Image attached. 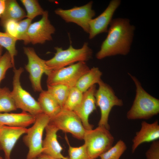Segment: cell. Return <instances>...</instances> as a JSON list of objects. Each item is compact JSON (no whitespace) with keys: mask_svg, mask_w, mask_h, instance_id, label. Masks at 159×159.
<instances>
[{"mask_svg":"<svg viewBox=\"0 0 159 159\" xmlns=\"http://www.w3.org/2000/svg\"><path fill=\"white\" fill-rule=\"evenodd\" d=\"M96 90L95 85L83 92L81 102L73 111L80 119L87 130L93 129V127L89 123V117L90 115L96 110L95 97Z\"/></svg>","mask_w":159,"mask_h":159,"instance_id":"5bb4252c","label":"cell"},{"mask_svg":"<svg viewBox=\"0 0 159 159\" xmlns=\"http://www.w3.org/2000/svg\"><path fill=\"white\" fill-rule=\"evenodd\" d=\"M87 152L92 159H96L113 145L114 139L109 130L98 126L94 129L86 130L83 137Z\"/></svg>","mask_w":159,"mask_h":159,"instance_id":"277c9868","label":"cell"},{"mask_svg":"<svg viewBox=\"0 0 159 159\" xmlns=\"http://www.w3.org/2000/svg\"><path fill=\"white\" fill-rule=\"evenodd\" d=\"M55 32V28L49 19L48 12L45 11L42 18L31 23L29 27L28 34L30 43L33 44H43L51 41Z\"/></svg>","mask_w":159,"mask_h":159,"instance_id":"7c38bea8","label":"cell"},{"mask_svg":"<svg viewBox=\"0 0 159 159\" xmlns=\"http://www.w3.org/2000/svg\"><path fill=\"white\" fill-rule=\"evenodd\" d=\"M24 10L15 0H6L4 11L0 17V24L3 27L8 21L13 20L19 22L26 17Z\"/></svg>","mask_w":159,"mask_h":159,"instance_id":"ffe728a7","label":"cell"},{"mask_svg":"<svg viewBox=\"0 0 159 159\" xmlns=\"http://www.w3.org/2000/svg\"><path fill=\"white\" fill-rule=\"evenodd\" d=\"M32 20L27 18L18 22L17 40H22L25 44L30 43L28 36V30Z\"/></svg>","mask_w":159,"mask_h":159,"instance_id":"83f0119b","label":"cell"},{"mask_svg":"<svg viewBox=\"0 0 159 159\" xmlns=\"http://www.w3.org/2000/svg\"><path fill=\"white\" fill-rule=\"evenodd\" d=\"M83 95V93L75 86L71 87L62 109L73 111L81 102Z\"/></svg>","mask_w":159,"mask_h":159,"instance_id":"cb8c5ba5","label":"cell"},{"mask_svg":"<svg viewBox=\"0 0 159 159\" xmlns=\"http://www.w3.org/2000/svg\"><path fill=\"white\" fill-rule=\"evenodd\" d=\"M17 109L9 89L6 87H0V112H8Z\"/></svg>","mask_w":159,"mask_h":159,"instance_id":"7402d4cb","label":"cell"},{"mask_svg":"<svg viewBox=\"0 0 159 159\" xmlns=\"http://www.w3.org/2000/svg\"><path fill=\"white\" fill-rule=\"evenodd\" d=\"M159 138V125L156 120L150 123L145 121L141 123L140 130L137 132L132 140L131 148L132 153L135 152L138 147L145 143L152 142Z\"/></svg>","mask_w":159,"mask_h":159,"instance_id":"e0dca14e","label":"cell"},{"mask_svg":"<svg viewBox=\"0 0 159 159\" xmlns=\"http://www.w3.org/2000/svg\"><path fill=\"white\" fill-rule=\"evenodd\" d=\"M13 69V90L11 92L16 107L36 117L43 112L38 101L21 86L20 79L24 69L21 67Z\"/></svg>","mask_w":159,"mask_h":159,"instance_id":"5b68a950","label":"cell"},{"mask_svg":"<svg viewBox=\"0 0 159 159\" xmlns=\"http://www.w3.org/2000/svg\"><path fill=\"white\" fill-rule=\"evenodd\" d=\"M0 159H3V158L0 156Z\"/></svg>","mask_w":159,"mask_h":159,"instance_id":"d590c367","label":"cell"},{"mask_svg":"<svg viewBox=\"0 0 159 159\" xmlns=\"http://www.w3.org/2000/svg\"><path fill=\"white\" fill-rule=\"evenodd\" d=\"M49 123L58 129L71 134L74 138L83 140L86 130L80 119L73 111L62 109L50 119Z\"/></svg>","mask_w":159,"mask_h":159,"instance_id":"8fae6325","label":"cell"},{"mask_svg":"<svg viewBox=\"0 0 159 159\" xmlns=\"http://www.w3.org/2000/svg\"><path fill=\"white\" fill-rule=\"evenodd\" d=\"M56 52L51 59L46 60L47 65L52 70H55L80 62H86L92 57L93 52L87 43L85 42L80 49L70 45L65 50L56 47Z\"/></svg>","mask_w":159,"mask_h":159,"instance_id":"3957f363","label":"cell"},{"mask_svg":"<svg viewBox=\"0 0 159 159\" xmlns=\"http://www.w3.org/2000/svg\"><path fill=\"white\" fill-rule=\"evenodd\" d=\"M45 137L42 143V153L52 157L69 159L62 153L63 148L57 139V132L59 130L53 125L48 123L46 127Z\"/></svg>","mask_w":159,"mask_h":159,"instance_id":"2e32d148","label":"cell"},{"mask_svg":"<svg viewBox=\"0 0 159 159\" xmlns=\"http://www.w3.org/2000/svg\"><path fill=\"white\" fill-rule=\"evenodd\" d=\"M136 87V95L132 105L128 111V120L149 119L159 113V100L150 95L142 87L135 76L128 73Z\"/></svg>","mask_w":159,"mask_h":159,"instance_id":"7a4b0ae2","label":"cell"},{"mask_svg":"<svg viewBox=\"0 0 159 159\" xmlns=\"http://www.w3.org/2000/svg\"><path fill=\"white\" fill-rule=\"evenodd\" d=\"M17 40L15 38L10 36L5 32H0V45L6 49L10 54L14 67V58L17 53L16 47Z\"/></svg>","mask_w":159,"mask_h":159,"instance_id":"d4e9b609","label":"cell"},{"mask_svg":"<svg viewBox=\"0 0 159 159\" xmlns=\"http://www.w3.org/2000/svg\"><path fill=\"white\" fill-rule=\"evenodd\" d=\"M127 148L125 142L120 140L116 144L101 155L100 159H119Z\"/></svg>","mask_w":159,"mask_h":159,"instance_id":"484cf974","label":"cell"},{"mask_svg":"<svg viewBox=\"0 0 159 159\" xmlns=\"http://www.w3.org/2000/svg\"><path fill=\"white\" fill-rule=\"evenodd\" d=\"M146 159H159V141L152 142L145 153Z\"/></svg>","mask_w":159,"mask_h":159,"instance_id":"4dcf8cb0","label":"cell"},{"mask_svg":"<svg viewBox=\"0 0 159 159\" xmlns=\"http://www.w3.org/2000/svg\"><path fill=\"white\" fill-rule=\"evenodd\" d=\"M6 6V0H0V17L4 13Z\"/></svg>","mask_w":159,"mask_h":159,"instance_id":"d6a6232c","label":"cell"},{"mask_svg":"<svg viewBox=\"0 0 159 159\" xmlns=\"http://www.w3.org/2000/svg\"><path fill=\"white\" fill-rule=\"evenodd\" d=\"M18 24V22L10 20L7 21L3 26L6 33L16 39L17 34Z\"/></svg>","mask_w":159,"mask_h":159,"instance_id":"1f68e13d","label":"cell"},{"mask_svg":"<svg viewBox=\"0 0 159 159\" xmlns=\"http://www.w3.org/2000/svg\"><path fill=\"white\" fill-rule=\"evenodd\" d=\"M102 75L98 67H93L80 77L75 86L83 93L101 81Z\"/></svg>","mask_w":159,"mask_h":159,"instance_id":"44dd1931","label":"cell"},{"mask_svg":"<svg viewBox=\"0 0 159 159\" xmlns=\"http://www.w3.org/2000/svg\"><path fill=\"white\" fill-rule=\"evenodd\" d=\"M3 47L0 45V57L1 56V54L3 51Z\"/></svg>","mask_w":159,"mask_h":159,"instance_id":"e575fe53","label":"cell"},{"mask_svg":"<svg viewBox=\"0 0 159 159\" xmlns=\"http://www.w3.org/2000/svg\"><path fill=\"white\" fill-rule=\"evenodd\" d=\"M37 101L43 113L50 118L56 116L62 109L47 90H43L40 92Z\"/></svg>","mask_w":159,"mask_h":159,"instance_id":"d6986e66","label":"cell"},{"mask_svg":"<svg viewBox=\"0 0 159 159\" xmlns=\"http://www.w3.org/2000/svg\"><path fill=\"white\" fill-rule=\"evenodd\" d=\"M47 91L57 102L62 109L70 88L63 85H47Z\"/></svg>","mask_w":159,"mask_h":159,"instance_id":"603a6c76","label":"cell"},{"mask_svg":"<svg viewBox=\"0 0 159 159\" xmlns=\"http://www.w3.org/2000/svg\"><path fill=\"white\" fill-rule=\"evenodd\" d=\"M93 1L80 6H74L68 9L58 8L54 11L56 14L67 23H74L81 27L86 33L89 32V22L95 15L92 9Z\"/></svg>","mask_w":159,"mask_h":159,"instance_id":"30bf717a","label":"cell"},{"mask_svg":"<svg viewBox=\"0 0 159 159\" xmlns=\"http://www.w3.org/2000/svg\"><path fill=\"white\" fill-rule=\"evenodd\" d=\"M36 159H62L56 158L47 155L43 153H42L39 155Z\"/></svg>","mask_w":159,"mask_h":159,"instance_id":"836d02e7","label":"cell"},{"mask_svg":"<svg viewBox=\"0 0 159 159\" xmlns=\"http://www.w3.org/2000/svg\"><path fill=\"white\" fill-rule=\"evenodd\" d=\"M24 51L28 59L25 68L29 73L32 87L34 91L40 92L43 90L41 83L43 74L48 76L52 70L47 65L46 60L38 56L33 48L24 47Z\"/></svg>","mask_w":159,"mask_h":159,"instance_id":"9c48e42d","label":"cell"},{"mask_svg":"<svg viewBox=\"0 0 159 159\" xmlns=\"http://www.w3.org/2000/svg\"><path fill=\"white\" fill-rule=\"evenodd\" d=\"M27 130L26 128L0 126V149L4 152L5 159H11V151L17 141Z\"/></svg>","mask_w":159,"mask_h":159,"instance_id":"9a60e30c","label":"cell"},{"mask_svg":"<svg viewBox=\"0 0 159 159\" xmlns=\"http://www.w3.org/2000/svg\"><path fill=\"white\" fill-rule=\"evenodd\" d=\"M36 117L34 125L27 129L26 134L23 138V142L29 149L26 159H36L42 153L43 133L50 119L43 113Z\"/></svg>","mask_w":159,"mask_h":159,"instance_id":"52a82bcc","label":"cell"},{"mask_svg":"<svg viewBox=\"0 0 159 159\" xmlns=\"http://www.w3.org/2000/svg\"><path fill=\"white\" fill-rule=\"evenodd\" d=\"M108 34L96 55L98 59L117 55H125L129 52L134 35L135 27L127 18L113 19Z\"/></svg>","mask_w":159,"mask_h":159,"instance_id":"6da1fadb","label":"cell"},{"mask_svg":"<svg viewBox=\"0 0 159 159\" xmlns=\"http://www.w3.org/2000/svg\"><path fill=\"white\" fill-rule=\"evenodd\" d=\"M12 67L15 68L13 64L10 54L7 51L0 57V83L5 78L7 70Z\"/></svg>","mask_w":159,"mask_h":159,"instance_id":"f546056e","label":"cell"},{"mask_svg":"<svg viewBox=\"0 0 159 159\" xmlns=\"http://www.w3.org/2000/svg\"><path fill=\"white\" fill-rule=\"evenodd\" d=\"M65 139L69 146V159H92L89 156L84 144L79 147H72L69 144L66 136Z\"/></svg>","mask_w":159,"mask_h":159,"instance_id":"f1b7e54d","label":"cell"},{"mask_svg":"<svg viewBox=\"0 0 159 159\" xmlns=\"http://www.w3.org/2000/svg\"><path fill=\"white\" fill-rule=\"evenodd\" d=\"M36 118L35 117L23 111L18 113H0V126L26 128L34 124Z\"/></svg>","mask_w":159,"mask_h":159,"instance_id":"ac0fdd59","label":"cell"},{"mask_svg":"<svg viewBox=\"0 0 159 159\" xmlns=\"http://www.w3.org/2000/svg\"><path fill=\"white\" fill-rule=\"evenodd\" d=\"M120 0H112L105 10L99 16L89 22V39H92L97 35L108 32V27L114 14L120 5Z\"/></svg>","mask_w":159,"mask_h":159,"instance_id":"4fadbf2b","label":"cell"},{"mask_svg":"<svg viewBox=\"0 0 159 159\" xmlns=\"http://www.w3.org/2000/svg\"><path fill=\"white\" fill-rule=\"evenodd\" d=\"M90 68L86 62H77L59 69L52 70L47 76V85H63L71 88Z\"/></svg>","mask_w":159,"mask_h":159,"instance_id":"ba28073f","label":"cell"},{"mask_svg":"<svg viewBox=\"0 0 159 159\" xmlns=\"http://www.w3.org/2000/svg\"><path fill=\"white\" fill-rule=\"evenodd\" d=\"M27 12L26 17L32 20L36 16L42 15L45 12L37 0H21Z\"/></svg>","mask_w":159,"mask_h":159,"instance_id":"4316f807","label":"cell"},{"mask_svg":"<svg viewBox=\"0 0 159 159\" xmlns=\"http://www.w3.org/2000/svg\"><path fill=\"white\" fill-rule=\"evenodd\" d=\"M98 84L99 87L96 90L95 97L96 106L99 107L100 111L98 126H104L109 130L108 119L110 113L114 106H122L123 102L116 95L112 87L102 80Z\"/></svg>","mask_w":159,"mask_h":159,"instance_id":"8992f818","label":"cell"}]
</instances>
